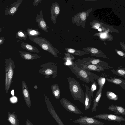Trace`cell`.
Masks as SVG:
<instances>
[{
  "mask_svg": "<svg viewBox=\"0 0 125 125\" xmlns=\"http://www.w3.org/2000/svg\"><path fill=\"white\" fill-rule=\"evenodd\" d=\"M92 83V84H91L90 90L91 92L92 96L93 97V93L96 89L97 83L94 81Z\"/></svg>",
  "mask_w": 125,
  "mask_h": 125,
  "instance_id": "cell-32",
  "label": "cell"
},
{
  "mask_svg": "<svg viewBox=\"0 0 125 125\" xmlns=\"http://www.w3.org/2000/svg\"><path fill=\"white\" fill-rule=\"evenodd\" d=\"M26 32L29 37L38 36L41 34L39 30L35 29L27 28Z\"/></svg>",
  "mask_w": 125,
  "mask_h": 125,
  "instance_id": "cell-27",
  "label": "cell"
},
{
  "mask_svg": "<svg viewBox=\"0 0 125 125\" xmlns=\"http://www.w3.org/2000/svg\"><path fill=\"white\" fill-rule=\"evenodd\" d=\"M102 91H101L97 95H95L94 99L92 100L93 104L91 110L92 112H95L96 110V108L98 106L99 101L102 94Z\"/></svg>",
  "mask_w": 125,
  "mask_h": 125,
  "instance_id": "cell-26",
  "label": "cell"
},
{
  "mask_svg": "<svg viewBox=\"0 0 125 125\" xmlns=\"http://www.w3.org/2000/svg\"><path fill=\"white\" fill-rule=\"evenodd\" d=\"M107 109L109 110L114 112L116 115H125V109L121 106L115 105L111 104L109 106Z\"/></svg>",
  "mask_w": 125,
  "mask_h": 125,
  "instance_id": "cell-19",
  "label": "cell"
},
{
  "mask_svg": "<svg viewBox=\"0 0 125 125\" xmlns=\"http://www.w3.org/2000/svg\"><path fill=\"white\" fill-rule=\"evenodd\" d=\"M20 55L24 59L26 60H35L41 57V56L36 54H34L29 52L18 50Z\"/></svg>",
  "mask_w": 125,
  "mask_h": 125,
  "instance_id": "cell-18",
  "label": "cell"
},
{
  "mask_svg": "<svg viewBox=\"0 0 125 125\" xmlns=\"http://www.w3.org/2000/svg\"><path fill=\"white\" fill-rule=\"evenodd\" d=\"M45 100L47 108L50 114L59 125H64L55 112L50 99L46 95H45Z\"/></svg>",
  "mask_w": 125,
  "mask_h": 125,
  "instance_id": "cell-10",
  "label": "cell"
},
{
  "mask_svg": "<svg viewBox=\"0 0 125 125\" xmlns=\"http://www.w3.org/2000/svg\"><path fill=\"white\" fill-rule=\"evenodd\" d=\"M63 64L65 66H71L72 67L77 66V65L75 64L73 61H69L65 62Z\"/></svg>",
  "mask_w": 125,
  "mask_h": 125,
  "instance_id": "cell-33",
  "label": "cell"
},
{
  "mask_svg": "<svg viewBox=\"0 0 125 125\" xmlns=\"http://www.w3.org/2000/svg\"><path fill=\"white\" fill-rule=\"evenodd\" d=\"M107 34L105 33H101L100 35V37L102 38H104L106 37Z\"/></svg>",
  "mask_w": 125,
  "mask_h": 125,
  "instance_id": "cell-40",
  "label": "cell"
},
{
  "mask_svg": "<svg viewBox=\"0 0 125 125\" xmlns=\"http://www.w3.org/2000/svg\"><path fill=\"white\" fill-rule=\"evenodd\" d=\"M5 90L7 93L10 89L14 75L15 65L14 62L11 58H6L5 60Z\"/></svg>",
  "mask_w": 125,
  "mask_h": 125,
  "instance_id": "cell-4",
  "label": "cell"
},
{
  "mask_svg": "<svg viewBox=\"0 0 125 125\" xmlns=\"http://www.w3.org/2000/svg\"><path fill=\"white\" fill-rule=\"evenodd\" d=\"M67 67L77 78L87 83H92L99 77L97 74L81 67L77 66Z\"/></svg>",
  "mask_w": 125,
  "mask_h": 125,
  "instance_id": "cell-1",
  "label": "cell"
},
{
  "mask_svg": "<svg viewBox=\"0 0 125 125\" xmlns=\"http://www.w3.org/2000/svg\"><path fill=\"white\" fill-rule=\"evenodd\" d=\"M21 47L31 52L37 53L40 52L39 50L36 47L23 42H22L21 44Z\"/></svg>",
  "mask_w": 125,
  "mask_h": 125,
  "instance_id": "cell-22",
  "label": "cell"
},
{
  "mask_svg": "<svg viewBox=\"0 0 125 125\" xmlns=\"http://www.w3.org/2000/svg\"><path fill=\"white\" fill-rule=\"evenodd\" d=\"M2 28H0V32H1V31H2Z\"/></svg>",
  "mask_w": 125,
  "mask_h": 125,
  "instance_id": "cell-43",
  "label": "cell"
},
{
  "mask_svg": "<svg viewBox=\"0 0 125 125\" xmlns=\"http://www.w3.org/2000/svg\"><path fill=\"white\" fill-rule=\"evenodd\" d=\"M86 14L85 12H82L80 14V18L82 21H84L86 20Z\"/></svg>",
  "mask_w": 125,
  "mask_h": 125,
  "instance_id": "cell-35",
  "label": "cell"
},
{
  "mask_svg": "<svg viewBox=\"0 0 125 125\" xmlns=\"http://www.w3.org/2000/svg\"><path fill=\"white\" fill-rule=\"evenodd\" d=\"M22 1V0H18L12 4L9 7H6L4 15H11L13 16L18 10Z\"/></svg>",
  "mask_w": 125,
  "mask_h": 125,
  "instance_id": "cell-12",
  "label": "cell"
},
{
  "mask_svg": "<svg viewBox=\"0 0 125 125\" xmlns=\"http://www.w3.org/2000/svg\"><path fill=\"white\" fill-rule=\"evenodd\" d=\"M51 88L52 94L56 99H59L61 96V91L58 84H55L52 85Z\"/></svg>",
  "mask_w": 125,
  "mask_h": 125,
  "instance_id": "cell-25",
  "label": "cell"
},
{
  "mask_svg": "<svg viewBox=\"0 0 125 125\" xmlns=\"http://www.w3.org/2000/svg\"><path fill=\"white\" fill-rule=\"evenodd\" d=\"M25 125H34L28 119H27L25 122Z\"/></svg>",
  "mask_w": 125,
  "mask_h": 125,
  "instance_id": "cell-38",
  "label": "cell"
},
{
  "mask_svg": "<svg viewBox=\"0 0 125 125\" xmlns=\"http://www.w3.org/2000/svg\"><path fill=\"white\" fill-rule=\"evenodd\" d=\"M119 125H125V124H124L123 125H121L120 124Z\"/></svg>",
  "mask_w": 125,
  "mask_h": 125,
  "instance_id": "cell-44",
  "label": "cell"
},
{
  "mask_svg": "<svg viewBox=\"0 0 125 125\" xmlns=\"http://www.w3.org/2000/svg\"><path fill=\"white\" fill-rule=\"evenodd\" d=\"M106 96L109 99L116 101L118 99V96L114 93L109 91H107L106 92Z\"/></svg>",
  "mask_w": 125,
  "mask_h": 125,
  "instance_id": "cell-30",
  "label": "cell"
},
{
  "mask_svg": "<svg viewBox=\"0 0 125 125\" xmlns=\"http://www.w3.org/2000/svg\"><path fill=\"white\" fill-rule=\"evenodd\" d=\"M105 79L109 82L119 85L125 90V80L123 79L111 77L110 78H106Z\"/></svg>",
  "mask_w": 125,
  "mask_h": 125,
  "instance_id": "cell-20",
  "label": "cell"
},
{
  "mask_svg": "<svg viewBox=\"0 0 125 125\" xmlns=\"http://www.w3.org/2000/svg\"><path fill=\"white\" fill-rule=\"evenodd\" d=\"M111 71L113 74L118 76L125 78V68L118 67L116 69H112Z\"/></svg>",
  "mask_w": 125,
  "mask_h": 125,
  "instance_id": "cell-28",
  "label": "cell"
},
{
  "mask_svg": "<svg viewBox=\"0 0 125 125\" xmlns=\"http://www.w3.org/2000/svg\"><path fill=\"white\" fill-rule=\"evenodd\" d=\"M8 120L11 125H19V121L17 115L14 113H8Z\"/></svg>",
  "mask_w": 125,
  "mask_h": 125,
  "instance_id": "cell-23",
  "label": "cell"
},
{
  "mask_svg": "<svg viewBox=\"0 0 125 125\" xmlns=\"http://www.w3.org/2000/svg\"><path fill=\"white\" fill-rule=\"evenodd\" d=\"M77 66L82 68L89 71L100 72L104 71L106 68L92 64H77Z\"/></svg>",
  "mask_w": 125,
  "mask_h": 125,
  "instance_id": "cell-17",
  "label": "cell"
},
{
  "mask_svg": "<svg viewBox=\"0 0 125 125\" xmlns=\"http://www.w3.org/2000/svg\"><path fill=\"white\" fill-rule=\"evenodd\" d=\"M22 95L27 106L30 108L31 105L30 97L28 88L25 82L23 81L22 83Z\"/></svg>",
  "mask_w": 125,
  "mask_h": 125,
  "instance_id": "cell-15",
  "label": "cell"
},
{
  "mask_svg": "<svg viewBox=\"0 0 125 125\" xmlns=\"http://www.w3.org/2000/svg\"><path fill=\"white\" fill-rule=\"evenodd\" d=\"M73 62L76 65L79 64H92L104 67L107 69H110L113 67L109 66V64L105 62L90 57L83 58L82 59H76V60Z\"/></svg>",
  "mask_w": 125,
  "mask_h": 125,
  "instance_id": "cell-6",
  "label": "cell"
},
{
  "mask_svg": "<svg viewBox=\"0 0 125 125\" xmlns=\"http://www.w3.org/2000/svg\"><path fill=\"white\" fill-rule=\"evenodd\" d=\"M65 56L62 59L64 62L69 61H73L75 58L72 55L68 53H64Z\"/></svg>",
  "mask_w": 125,
  "mask_h": 125,
  "instance_id": "cell-31",
  "label": "cell"
},
{
  "mask_svg": "<svg viewBox=\"0 0 125 125\" xmlns=\"http://www.w3.org/2000/svg\"><path fill=\"white\" fill-rule=\"evenodd\" d=\"M29 38L31 40L37 44L43 50L49 52L56 58L58 57L57 53H60L59 51L45 38L38 36Z\"/></svg>",
  "mask_w": 125,
  "mask_h": 125,
  "instance_id": "cell-3",
  "label": "cell"
},
{
  "mask_svg": "<svg viewBox=\"0 0 125 125\" xmlns=\"http://www.w3.org/2000/svg\"><path fill=\"white\" fill-rule=\"evenodd\" d=\"M98 30L99 31H102V29L101 28H99L98 29Z\"/></svg>",
  "mask_w": 125,
  "mask_h": 125,
  "instance_id": "cell-42",
  "label": "cell"
},
{
  "mask_svg": "<svg viewBox=\"0 0 125 125\" xmlns=\"http://www.w3.org/2000/svg\"><path fill=\"white\" fill-rule=\"evenodd\" d=\"M83 50L84 52L90 53L91 56L105 59L110 58L109 57L107 56L101 50L94 48L87 47L83 48Z\"/></svg>",
  "mask_w": 125,
  "mask_h": 125,
  "instance_id": "cell-14",
  "label": "cell"
},
{
  "mask_svg": "<svg viewBox=\"0 0 125 125\" xmlns=\"http://www.w3.org/2000/svg\"><path fill=\"white\" fill-rule=\"evenodd\" d=\"M69 90L74 99L79 101L84 105V93L79 82L73 78H67Z\"/></svg>",
  "mask_w": 125,
  "mask_h": 125,
  "instance_id": "cell-2",
  "label": "cell"
},
{
  "mask_svg": "<svg viewBox=\"0 0 125 125\" xmlns=\"http://www.w3.org/2000/svg\"><path fill=\"white\" fill-rule=\"evenodd\" d=\"M41 68L39 70L40 73L45 76L46 78H55L57 73V67L56 63L49 62L43 63L40 65Z\"/></svg>",
  "mask_w": 125,
  "mask_h": 125,
  "instance_id": "cell-5",
  "label": "cell"
},
{
  "mask_svg": "<svg viewBox=\"0 0 125 125\" xmlns=\"http://www.w3.org/2000/svg\"><path fill=\"white\" fill-rule=\"evenodd\" d=\"M5 39L3 37H0V45L2 44L5 41Z\"/></svg>",
  "mask_w": 125,
  "mask_h": 125,
  "instance_id": "cell-39",
  "label": "cell"
},
{
  "mask_svg": "<svg viewBox=\"0 0 125 125\" xmlns=\"http://www.w3.org/2000/svg\"><path fill=\"white\" fill-rule=\"evenodd\" d=\"M65 51L67 53L71 55L81 56L85 54H88L84 51L75 50L69 48L65 47L64 48Z\"/></svg>",
  "mask_w": 125,
  "mask_h": 125,
  "instance_id": "cell-24",
  "label": "cell"
},
{
  "mask_svg": "<svg viewBox=\"0 0 125 125\" xmlns=\"http://www.w3.org/2000/svg\"><path fill=\"white\" fill-rule=\"evenodd\" d=\"M60 102L67 111L76 114L81 115L83 114L76 105L66 99L62 97L60 100Z\"/></svg>",
  "mask_w": 125,
  "mask_h": 125,
  "instance_id": "cell-9",
  "label": "cell"
},
{
  "mask_svg": "<svg viewBox=\"0 0 125 125\" xmlns=\"http://www.w3.org/2000/svg\"><path fill=\"white\" fill-rule=\"evenodd\" d=\"M35 21L38 23L39 28L46 32H48L49 27L44 20L42 11L41 10L39 14H38L36 17Z\"/></svg>",
  "mask_w": 125,
  "mask_h": 125,
  "instance_id": "cell-13",
  "label": "cell"
},
{
  "mask_svg": "<svg viewBox=\"0 0 125 125\" xmlns=\"http://www.w3.org/2000/svg\"><path fill=\"white\" fill-rule=\"evenodd\" d=\"M34 88L36 89H37L38 88V86L37 85H35L34 87Z\"/></svg>",
  "mask_w": 125,
  "mask_h": 125,
  "instance_id": "cell-41",
  "label": "cell"
},
{
  "mask_svg": "<svg viewBox=\"0 0 125 125\" xmlns=\"http://www.w3.org/2000/svg\"><path fill=\"white\" fill-rule=\"evenodd\" d=\"M115 50L116 53L118 55L122 57L123 58H125V53L124 52L117 49Z\"/></svg>",
  "mask_w": 125,
  "mask_h": 125,
  "instance_id": "cell-34",
  "label": "cell"
},
{
  "mask_svg": "<svg viewBox=\"0 0 125 125\" xmlns=\"http://www.w3.org/2000/svg\"><path fill=\"white\" fill-rule=\"evenodd\" d=\"M100 26V24L99 23L97 22L94 24L93 27L95 29H98L99 28Z\"/></svg>",
  "mask_w": 125,
  "mask_h": 125,
  "instance_id": "cell-36",
  "label": "cell"
},
{
  "mask_svg": "<svg viewBox=\"0 0 125 125\" xmlns=\"http://www.w3.org/2000/svg\"><path fill=\"white\" fill-rule=\"evenodd\" d=\"M106 77H107V76L106 74L103 73L97 79L99 88L97 91L95 95H97L102 90L106 82L105 78Z\"/></svg>",
  "mask_w": 125,
  "mask_h": 125,
  "instance_id": "cell-21",
  "label": "cell"
},
{
  "mask_svg": "<svg viewBox=\"0 0 125 125\" xmlns=\"http://www.w3.org/2000/svg\"><path fill=\"white\" fill-rule=\"evenodd\" d=\"M85 91L84 93V104L85 111L88 110L91 107V102L92 101L91 98H93L90 89L88 86L85 84Z\"/></svg>",
  "mask_w": 125,
  "mask_h": 125,
  "instance_id": "cell-16",
  "label": "cell"
},
{
  "mask_svg": "<svg viewBox=\"0 0 125 125\" xmlns=\"http://www.w3.org/2000/svg\"><path fill=\"white\" fill-rule=\"evenodd\" d=\"M80 118L73 122L80 125H104V123L93 117L80 116Z\"/></svg>",
  "mask_w": 125,
  "mask_h": 125,
  "instance_id": "cell-7",
  "label": "cell"
},
{
  "mask_svg": "<svg viewBox=\"0 0 125 125\" xmlns=\"http://www.w3.org/2000/svg\"></svg>",
  "mask_w": 125,
  "mask_h": 125,
  "instance_id": "cell-45",
  "label": "cell"
},
{
  "mask_svg": "<svg viewBox=\"0 0 125 125\" xmlns=\"http://www.w3.org/2000/svg\"><path fill=\"white\" fill-rule=\"evenodd\" d=\"M60 7L59 3L56 2L53 3L50 9V18L53 23H56L57 18L59 14Z\"/></svg>",
  "mask_w": 125,
  "mask_h": 125,
  "instance_id": "cell-11",
  "label": "cell"
},
{
  "mask_svg": "<svg viewBox=\"0 0 125 125\" xmlns=\"http://www.w3.org/2000/svg\"><path fill=\"white\" fill-rule=\"evenodd\" d=\"M42 1V0H34L33 1V3L34 5H36L39 3L41 2Z\"/></svg>",
  "mask_w": 125,
  "mask_h": 125,
  "instance_id": "cell-37",
  "label": "cell"
},
{
  "mask_svg": "<svg viewBox=\"0 0 125 125\" xmlns=\"http://www.w3.org/2000/svg\"><path fill=\"white\" fill-rule=\"evenodd\" d=\"M27 35L25 31L22 30L18 31L16 33L15 37L16 38L21 40H26L27 38Z\"/></svg>",
  "mask_w": 125,
  "mask_h": 125,
  "instance_id": "cell-29",
  "label": "cell"
},
{
  "mask_svg": "<svg viewBox=\"0 0 125 125\" xmlns=\"http://www.w3.org/2000/svg\"><path fill=\"white\" fill-rule=\"evenodd\" d=\"M96 118L107 121L120 123L125 122L124 116H120L110 113H103L95 115L93 117Z\"/></svg>",
  "mask_w": 125,
  "mask_h": 125,
  "instance_id": "cell-8",
  "label": "cell"
}]
</instances>
